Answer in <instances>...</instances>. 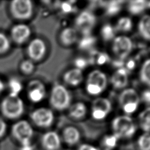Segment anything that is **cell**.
<instances>
[{"label": "cell", "instance_id": "cell-2", "mask_svg": "<svg viewBox=\"0 0 150 150\" xmlns=\"http://www.w3.org/2000/svg\"><path fill=\"white\" fill-rule=\"evenodd\" d=\"M1 110L3 115L9 119L18 118L24 111L23 101L19 96L9 94L2 100Z\"/></svg>", "mask_w": 150, "mask_h": 150}, {"label": "cell", "instance_id": "cell-41", "mask_svg": "<svg viewBox=\"0 0 150 150\" xmlns=\"http://www.w3.org/2000/svg\"><path fill=\"white\" fill-rule=\"evenodd\" d=\"M7 125L5 121L0 117V138H2L6 132Z\"/></svg>", "mask_w": 150, "mask_h": 150}, {"label": "cell", "instance_id": "cell-40", "mask_svg": "<svg viewBox=\"0 0 150 150\" xmlns=\"http://www.w3.org/2000/svg\"><path fill=\"white\" fill-rule=\"evenodd\" d=\"M61 9L64 13H69L73 11V6L70 2H64L61 4Z\"/></svg>", "mask_w": 150, "mask_h": 150}, {"label": "cell", "instance_id": "cell-38", "mask_svg": "<svg viewBox=\"0 0 150 150\" xmlns=\"http://www.w3.org/2000/svg\"><path fill=\"white\" fill-rule=\"evenodd\" d=\"M19 150H35V146L32 141L21 143Z\"/></svg>", "mask_w": 150, "mask_h": 150}, {"label": "cell", "instance_id": "cell-33", "mask_svg": "<svg viewBox=\"0 0 150 150\" xmlns=\"http://www.w3.org/2000/svg\"><path fill=\"white\" fill-rule=\"evenodd\" d=\"M20 69L21 71L25 74H31L35 69L33 62L30 60H23L20 65Z\"/></svg>", "mask_w": 150, "mask_h": 150}, {"label": "cell", "instance_id": "cell-26", "mask_svg": "<svg viewBox=\"0 0 150 150\" xmlns=\"http://www.w3.org/2000/svg\"><path fill=\"white\" fill-rule=\"evenodd\" d=\"M137 145L138 150H150V133L144 132L139 135Z\"/></svg>", "mask_w": 150, "mask_h": 150}, {"label": "cell", "instance_id": "cell-16", "mask_svg": "<svg viewBox=\"0 0 150 150\" xmlns=\"http://www.w3.org/2000/svg\"><path fill=\"white\" fill-rule=\"evenodd\" d=\"M111 83L116 88H122L128 84L127 70L124 68L118 69L112 75Z\"/></svg>", "mask_w": 150, "mask_h": 150}, {"label": "cell", "instance_id": "cell-34", "mask_svg": "<svg viewBox=\"0 0 150 150\" xmlns=\"http://www.w3.org/2000/svg\"><path fill=\"white\" fill-rule=\"evenodd\" d=\"M10 42L6 36L0 33V54L6 53L10 48Z\"/></svg>", "mask_w": 150, "mask_h": 150}, {"label": "cell", "instance_id": "cell-22", "mask_svg": "<svg viewBox=\"0 0 150 150\" xmlns=\"http://www.w3.org/2000/svg\"><path fill=\"white\" fill-rule=\"evenodd\" d=\"M118 139L114 134L105 135L101 142L103 150H114L117 146Z\"/></svg>", "mask_w": 150, "mask_h": 150}, {"label": "cell", "instance_id": "cell-35", "mask_svg": "<svg viewBox=\"0 0 150 150\" xmlns=\"http://www.w3.org/2000/svg\"><path fill=\"white\" fill-rule=\"evenodd\" d=\"M86 90L88 93L91 95H98L103 91V90L100 87L88 83H86Z\"/></svg>", "mask_w": 150, "mask_h": 150}, {"label": "cell", "instance_id": "cell-36", "mask_svg": "<svg viewBox=\"0 0 150 150\" xmlns=\"http://www.w3.org/2000/svg\"><path fill=\"white\" fill-rule=\"evenodd\" d=\"M91 115L93 118L96 120H103L107 115V114L104 111L96 109H92Z\"/></svg>", "mask_w": 150, "mask_h": 150}, {"label": "cell", "instance_id": "cell-8", "mask_svg": "<svg viewBox=\"0 0 150 150\" xmlns=\"http://www.w3.org/2000/svg\"><path fill=\"white\" fill-rule=\"evenodd\" d=\"M96 21V18L93 14L87 11H84L76 18L75 24L84 36H87L90 35Z\"/></svg>", "mask_w": 150, "mask_h": 150}, {"label": "cell", "instance_id": "cell-28", "mask_svg": "<svg viewBox=\"0 0 150 150\" xmlns=\"http://www.w3.org/2000/svg\"><path fill=\"white\" fill-rule=\"evenodd\" d=\"M8 87L10 91V95L18 96L19 93L22 89V85L19 80L12 78L8 83Z\"/></svg>", "mask_w": 150, "mask_h": 150}, {"label": "cell", "instance_id": "cell-14", "mask_svg": "<svg viewBox=\"0 0 150 150\" xmlns=\"http://www.w3.org/2000/svg\"><path fill=\"white\" fill-rule=\"evenodd\" d=\"M118 100L121 107L129 104H139V97L134 89L127 88L121 93Z\"/></svg>", "mask_w": 150, "mask_h": 150}, {"label": "cell", "instance_id": "cell-43", "mask_svg": "<svg viewBox=\"0 0 150 150\" xmlns=\"http://www.w3.org/2000/svg\"><path fill=\"white\" fill-rule=\"evenodd\" d=\"M135 66V63L134 60H129V61L127 62V63H126V67L127 69L128 70H132Z\"/></svg>", "mask_w": 150, "mask_h": 150}, {"label": "cell", "instance_id": "cell-6", "mask_svg": "<svg viewBox=\"0 0 150 150\" xmlns=\"http://www.w3.org/2000/svg\"><path fill=\"white\" fill-rule=\"evenodd\" d=\"M30 118L37 127L46 128L52 125L54 114L50 109L42 107L34 110L30 114Z\"/></svg>", "mask_w": 150, "mask_h": 150}, {"label": "cell", "instance_id": "cell-30", "mask_svg": "<svg viewBox=\"0 0 150 150\" xmlns=\"http://www.w3.org/2000/svg\"><path fill=\"white\" fill-rule=\"evenodd\" d=\"M122 1H110L107 5L106 12L108 15H114L118 13L121 8Z\"/></svg>", "mask_w": 150, "mask_h": 150}, {"label": "cell", "instance_id": "cell-31", "mask_svg": "<svg viewBox=\"0 0 150 150\" xmlns=\"http://www.w3.org/2000/svg\"><path fill=\"white\" fill-rule=\"evenodd\" d=\"M101 34L104 40H110L114 37V29L110 24H105L101 28Z\"/></svg>", "mask_w": 150, "mask_h": 150}, {"label": "cell", "instance_id": "cell-11", "mask_svg": "<svg viewBox=\"0 0 150 150\" xmlns=\"http://www.w3.org/2000/svg\"><path fill=\"white\" fill-rule=\"evenodd\" d=\"M41 144L45 150H59L61 147V138L54 131L45 132L42 137Z\"/></svg>", "mask_w": 150, "mask_h": 150}, {"label": "cell", "instance_id": "cell-7", "mask_svg": "<svg viewBox=\"0 0 150 150\" xmlns=\"http://www.w3.org/2000/svg\"><path fill=\"white\" fill-rule=\"evenodd\" d=\"M132 48L131 40L126 36H119L114 39L112 50L121 60L125 59L131 53Z\"/></svg>", "mask_w": 150, "mask_h": 150}, {"label": "cell", "instance_id": "cell-29", "mask_svg": "<svg viewBox=\"0 0 150 150\" xmlns=\"http://www.w3.org/2000/svg\"><path fill=\"white\" fill-rule=\"evenodd\" d=\"M96 42L94 37L90 35L84 36L79 42V47L82 50H87L93 46Z\"/></svg>", "mask_w": 150, "mask_h": 150}, {"label": "cell", "instance_id": "cell-10", "mask_svg": "<svg viewBox=\"0 0 150 150\" xmlns=\"http://www.w3.org/2000/svg\"><path fill=\"white\" fill-rule=\"evenodd\" d=\"M45 94V87L39 80H33L28 84V96L32 102H40L44 98Z\"/></svg>", "mask_w": 150, "mask_h": 150}, {"label": "cell", "instance_id": "cell-27", "mask_svg": "<svg viewBox=\"0 0 150 150\" xmlns=\"http://www.w3.org/2000/svg\"><path fill=\"white\" fill-rule=\"evenodd\" d=\"M132 28V22L131 19L128 17H122L118 19L116 28L118 30L121 32H128Z\"/></svg>", "mask_w": 150, "mask_h": 150}, {"label": "cell", "instance_id": "cell-13", "mask_svg": "<svg viewBox=\"0 0 150 150\" xmlns=\"http://www.w3.org/2000/svg\"><path fill=\"white\" fill-rule=\"evenodd\" d=\"M80 133L77 128L73 126L66 127L62 132V138L68 146H72L77 145L80 140Z\"/></svg>", "mask_w": 150, "mask_h": 150}, {"label": "cell", "instance_id": "cell-21", "mask_svg": "<svg viewBox=\"0 0 150 150\" xmlns=\"http://www.w3.org/2000/svg\"><path fill=\"white\" fill-rule=\"evenodd\" d=\"M139 124L145 132L150 133V107L145 109L139 114Z\"/></svg>", "mask_w": 150, "mask_h": 150}, {"label": "cell", "instance_id": "cell-17", "mask_svg": "<svg viewBox=\"0 0 150 150\" xmlns=\"http://www.w3.org/2000/svg\"><path fill=\"white\" fill-rule=\"evenodd\" d=\"M64 82L69 85L76 86L83 80V73L81 70L75 68L67 71L63 75Z\"/></svg>", "mask_w": 150, "mask_h": 150}, {"label": "cell", "instance_id": "cell-12", "mask_svg": "<svg viewBox=\"0 0 150 150\" xmlns=\"http://www.w3.org/2000/svg\"><path fill=\"white\" fill-rule=\"evenodd\" d=\"M31 34L29 27L24 24H19L13 26L11 30V36L15 43L21 45L29 39Z\"/></svg>", "mask_w": 150, "mask_h": 150}, {"label": "cell", "instance_id": "cell-3", "mask_svg": "<svg viewBox=\"0 0 150 150\" xmlns=\"http://www.w3.org/2000/svg\"><path fill=\"white\" fill-rule=\"evenodd\" d=\"M50 103L57 110L67 108L70 103V96L67 90L62 85H55L51 91Z\"/></svg>", "mask_w": 150, "mask_h": 150}, {"label": "cell", "instance_id": "cell-24", "mask_svg": "<svg viewBox=\"0 0 150 150\" xmlns=\"http://www.w3.org/2000/svg\"><path fill=\"white\" fill-rule=\"evenodd\" d=\"M147 1H132L129 2L128 8L130 13L133 15H138L142 12L147 6Z\"/></svg>", "mask_w": 150, "mask_h": 150}, {"label": "cell", "instance_id": "cell-19", "mask_svg": "<svg viewBox=\"0 0 150 150\" xmlns=\"http://www.w3.org/2000/svg\"><path fill=\"white\" fill-rule=\"evenodd\" d=\"M138 30L140 35L145 39L150 40V16L145 15L138 23Z\"/></svg>", "mask_w": 150, "mask_h": 150}, {"label": "cell", "instance_id": "cell-4", "mask_svg": "<svg viewBox=\"0 0 150 150\" xmlns=\"http://www.w3.org/2000/svg\"><path fill=\"white\" fill-rule=\"evenodd\" d=\"M9 7L12 16L17 19H28L33 13V4L29 0L12 1Z\"/></svg>", "mask_w": 150, "mask_h": 150}, {"label": "cell", "instance_id": "cell-15", "mask_svg": "<svg viewBox=\"0 0 150 150\" xmlns=\"http://www.w3.org/2000/svg\"><path fill=\"white\" fill-rule=\"evenodd\" d=\"M87 83L97 86L104 90L107 83V77L103 72L98 70H95L88 74Z\"/></svg>", "mask_w": 150, "mask_h": 150}, {"label": "cell", "instance_id": "cell-9", "mask_svg": "<svg viewBox=\"0 0 150 150\" xmlns=\"http://www.w3.org/2000/svg\"><path fill=\"white\" fill-rule=\"evenodd\" d=\"M46 46L45 42L39 38H36L30 42L27 49L28 55L30 60L39 61L45 56Z\"/></svg>", "mask_w": 150, "mask_h": 150}, {"label": "cell", "instance_id": "cell-32", "mask_svg": "<svg viewBox=\"0 0 150 150\" xmlns=\"http://www.w3.org/2000/svg\"><path fill=\"white\" fill-rule=\"evenodd\" d=\"M90 60L92 63H96L98 65H102L108 61V56L105 53L95 52L93 53Z\"/></svg>", "mask_w": 150, "mask_h": 150}, {"label": "cell", "instance_id": "cell-39", "mask_svg": "<svg viewBox=\"0 0 150 150\" xmlns=\"http://www.w3.org/2000/svg\"><path fill=\"white\" fill-rule=\"evenodd\" d=\"M77 150H100V149L93 145L87 144V143H83L79 145V146L77 148Z\"/></svg>", "mask_w": 150, "mask_h": 150}, {"label": "cell", "instance_id": "cell-20", "mask_svg": "<svg viewBox=\"0 0 150 150\" xmlns=\"http://www.w3.org/2000/svg\"><path fill=\"white\" fill-rule=\"evenodd\" d=\"M87 108L83 103H76L72 105L69 109V115L74 119H80L86 114Z\"/></svg>", "mask_w": 150, "mask_h": 150}, {"label": "cell", "instance_id": "cell-44", "mask_svg": "<svg viewBox=\"0 0 150 150\" xmlns=\"http://www.w3.org/2000/svg\"><path fill=\"white\" fill-rule=\"evenodd\" d=\"M4 90V84L2 81L0 79V93Z\"/></svg>", "mask_w": 150, "mask_h": 150}, {"label": "cell", "instance_id": "cell-42", "mask_svg": "<svg viewBox=\"0 0 150 150\" xmlns=\"http://www.w3.org/2000/svg\"><path fill=\"white\" fill-rule=\"evenodd\" d=\"M142 97L143 100L147 104H150V90H145L142 93Z\"/></svg>", "mask_w": 150, "mask_h": 150}, {"label": "cell", "instance_id": "cell-18", "mask_svg": "<svg viewBox=\"0 0 150 150\" xmlns=\"http://www.w3.org/2000/svg\"><path fill=\"white\" fill-rule=\"evenodd\" d=\"M60 39L62 43L64 45H71L77 39V31L72 28H65L60 33Z\"/></svg>", "mask_w": 150, "mask_h": 150}, {"label": "cell", "instance_id": "cell-37", "mask_svg": "<svg viewBox=\"0 0 150 150\" xmlns=\"http://www.w3.org/2000/svg\"><path fill=\"white\" fill-rule=\"evenodd\" d=\"M87 61L83 57H78L74 60V64L77 69L80 70L85 68L87 65Z\"/></svg>", "mask_w": 150, "mask_h": 150}, {"label": "cell", "instance_id": "cell-1", "mask_svg": "<svg viewBox=\"0 0 150 150\" xmlns=\"http://www.w3.org/2000/svg\"><path fill=\"white\" fill-rule=\"evenodd\" d=\"M113 134L119 139L132 137L136 132V126L132 120L127 115L116 117L112 121Z\"/></svg>", "mask_w": 150, "mask_h": 150}, {"label": "cell", "instance_id": "cell-5", "mask_svg": "<svg viewBox=\"0 0 150 150\" xmlns=\"http://www.w3.org/2000/svg\"><path fill=\"white\" fill-rule=\"evenodd\" d=\"M11 133L13 138L21 144L31 141L33 135V129L28 121L21 120L12 125Z\"/></svg>", "mask_w": 150, "mask_h": 150}, {"label": "cell", "instance_id": "cell-25", "mask_svg": "<svg viewBox=\"0 0 150 150\" xmlns=\"http://www.w3.org/2000/svg\"><path fill=\"white\" fill-rule=\"evenodd\" d=\"M140 79L144 84L150 86V59L143 63L140 71Z\"/></svg>", "mask_w": 150, "mask_h": 150}, {"label": "cell", "instance_id": "cell-23", "mask_svg": "<svg viewBox=\"0 0 150 150\" xmlns=\"http://www.w3.org/2000/svg\"><path fill=\"white\" fill-rule=\"evenodd\" d=\"M92 109L99 110L108 114L111 110V104L105 98H97L93 102Z\"/></svg>", "mask_w": 150, "mask_h": 150}]
</instances>
